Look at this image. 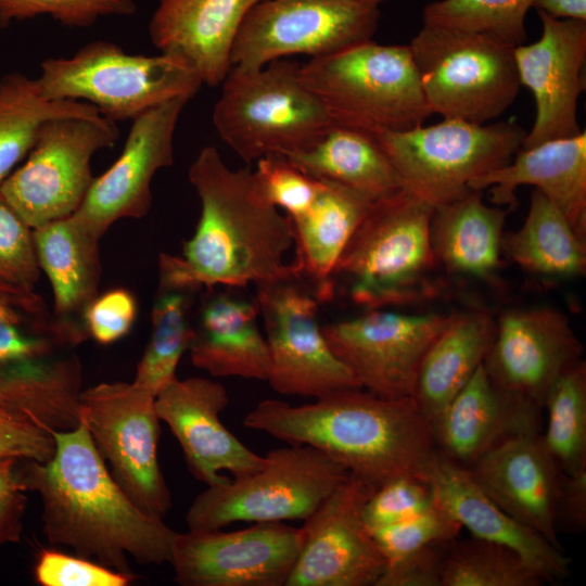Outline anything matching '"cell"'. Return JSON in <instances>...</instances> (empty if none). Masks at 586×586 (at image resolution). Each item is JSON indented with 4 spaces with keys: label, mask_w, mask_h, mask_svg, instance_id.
I'll list each match as a JSON object with an SVG mask.
<instances>
[{
    "label": "cell",
    "mask_w": 586,
    "mask_h": 586,
    "mask_svg": "<svg viewBox=\"0 0 586 586\" xmlns=\"http://www.w3.org/2000/svg\"><path fill=\"white\" fill-rule=\"evenodd\" d=\"M539 411L497 387L482 364L431 425L435 448L469 468L507 437L539 429Z\"/></svg>",
    "instance_id": "cell-23"
},
{
    "label": "cell",
    "mask_w": 586,
    "mask_h": 586,
    "mask_svg": "<svg viewBox=\"0 0 586 586\" xmlns=\"http://www.w3.org/2000/svg\"><path fill=\"white\" fill-rule=\"evenodd\" d=\"M377 137L404 188L435 207L466 195L471 180L508 164L522 148L526 131L513 122L444 118Z\"/></svg>",
    "instance_id": "cell-10"
},
{
    "label": "cell",
    "mask_w": 586,
    "mask_h": 586,
    "mask_svg": "<svg viewBox=\"0 0 586 586\" xmlns=\"http://www.w3.org/2000/svg\"><path fill=\"white\" fill-rule=\"evenodd\" d=\"M509 209L484 203L482 191L434 207L431 242L438 266L448 272L487 280L500 265L501 240Z\"/></svg>",
    "instance_id": "cell-32"
},
{
    "label": "cell",
    "mask_w": 586,
    "mask_h": 586,
    "mask_svg": "<svg viewBox=\"0 0 586 586\" xmlns=\"http://www.w3.org/2000/svg\"><path fill=\"white\" fill-rule=\"evenodd\" d=\"M333 123L373 135L421 126L433 114L408 46L372 39L300 65Z\"/></svg>",
    "instance_id": "cell-5"
},
{
    "label": "cell",
    "mask_w": 586,
    "mask_h": 586,
    "mask_svg": "<svg viewBox=\"0 0 586 586\" xmlns=\"http://www.w3.org/2000/svg\"><path fill=\"white\" fill-rule=\"evenodd\" d=\"M137 313L133 294L126 289H114L97 295L86 308L82 323L88 336L107 345L128 334Z\"/></svg>",
    "instance_id": "cell-46"
},
{
    "label": "cell",
    "mask_w": 586,
    "mask_h": 586,
    "mask_svg": "<svg viewBox=\"0 0 586 586\" xmlns=\"http://www.w3.org/2000/svg\"><path fill=\"white\" fill-rule=\"evenodd\" d=\"M20 461L16 458L0 457V500L27 491L17 468Z\"/></svg>",
    "instance_id": "cell-53"
},
{
    "label": "cell",
    "mask_w": 586,
    "mask_h": 586,
    "mask_svg": "<svg viewBox=\"0 0 586 586\" xmlns=\"http://www.w3.org/2000/svg\"><path fill=\"white\" fill-rule=\"evenodd\" d=\"M229 404L224 385L201 377L173 381L155 396V409L182 448L192 475L207 486L225 483L226 470L240 477L259 470L266 462L239 441L220 421Z\"/></svg>",
    "instance_id": "cell-21"
},
{
    "label": "cell",
    "mask_w": 586,
    "mask_h": 586,
    "mask_svg": "<svg viewBox=\"0 0 586 586\" xmlns=\"http://www.w3.org/2000/svg\"><path fill=\"white\" fill-rule=\"evenodd\" d=\"M434 502L429 481L400 477L373 491L365 504L364 519L371 531L408 519Z\"/></svg>",
    "instance_id": "cell-44"
},
{
    "label": "cell",
    "mask_w": 586,
    "mask_h": 586,
    "mask_svg": "<svg viewBox=\"0 0 586 586\" xmlns=\"http://www.w3.org/2000/svg\"><path fill=\"white\" fill-rule=\"evenodd\" d=\"M40 271L33 229L0 193V285L34 291Z\"/></svg>",
    "instance_id": "cell-43"
},
{
    "label": "cell",
    "mask_w": 586,
    "mask_h": 586,
    "mask_svg": "<svg viewBox=\"0 0 586 586\" xmlns=\"http://www.w3.org/2000/svg\"><path fill=\"white\" fill-rule=\"evenodd\" d=\"M450 316L384 308L322 327L333 353L379 397H412L421 360Z\"/></svg>",
    "instance_id": "cell-16"
},
{
    "label": "cell",
    "mask_w": 586,
    "mask_h": 586,
    "mask_svg": "<svg viewBox=\"0 0 586 586\" xmlns=\"http://www.w3.org/2000/svg\"><path fill=\"white\" fill-rule=\"evenodd\" d=\"M243 424L323 451L374 491L400 477L429 481L437 455L430 423L413 397L383 398L364 388L300 406L265 399Z\"/></svg>",
    "instance_id": "cell-3"
},
{
    "label": "cell",
    "mask_w": 586,
    "mask_h": 586,
    "mask_svg": "<svg viewBox=\"0 0 586 586\" xmlns=\"http://www.w3.org/2000/svg\"><path fill=\"white\" fill-rule=\"evenodd\" d=\"M190 291L162 289L151 314V334L136 368L133 383L156 396L176 377L190 348L194 329L189 322Z\"/></svg>",
    "instance_id": "cell-36"
},
{
    "label": "cell",
    "mask_w": 586,
    "mask_h": 586,
    "mask_svg": "<svg viewBox=\"0 0 586 586\" xmlns=\"http://www.w3.org/2000/svg\"><path fill=\"white\" fill-rule=\"evenodd\" d=\"M294 280L257 285L255 301L270 355L267 382L279 394L316 399L362 388L323 335L318 321L320 301Z\"/></svg>",
    "instance_id": "cell-14"
},
{
    "label": "cell",
    "mask_w": 586,
    "mask_h": 586,
    "mask_svg": "<svg viewBox=\"0 0 586 586\" xmlns=\"http://www.w3.org/2000/svg\"><path fill=\"white\" fill-rule=\"evenodd\" d=\"M537 14L540 38L514 48L520 82L533 92L536 103L535 122L522 149L582 132L576 112L585 89L586 22Z\"/></svg>",
    "instance_id": "cell-20"
},
{
    "label": "cell",
    "mask_w": 586,
    "mask_h": 586,
    "mask_svg": "<svg viewBox=\"0 0 586 586\" xmlns=\"http://www.w3.org/2000/svg\"><path fill=\"white\" fill-rule=\"evenodd\" d=\"M26 504L24 493L0 500V546L20 539Z\"/></svg>",
    "instance_id": "cell-51"
},
{
    "label": "cell",
    "mask_w": 586,
    "mask_h": 586,
    "mask_svg": "<svg viewBox=\"0 0 586 586\" xmlns=\"http://www.w3.org/2000/svg\"><path fill=\"white\" fill-rule=\"evenodd\" d=\"M530 184L560 209L574 230L586 238V133L520 149L506 165L471 180L470 190L489 188L491 202L512 209L515 189Z\"/></svg>",
    "instance_id": "cell-26"
},
{
    "label": "cell",
    "mask_w": 586,
    "mask_h": 586,
    "mask_svg": "<svg viewBox=\"0 0 586 586\" xmlns=\"http://www.w3.org/2000/svg\"><path fill=\"white\" fill-rule=\"evenodd\" d=\"M461 530V524L435 500L422 512L371 533L388 561L433 543L453 540Z\"/></svg>",
    "instance_id": "cell-42"
},
{
    "label": "cell",
    "mask_w": 586,
    "mask_h": 586,
    "mask_svg": "<svg viewBox=\"0 0 586 586\" xmlns=\"http://www.w3.org/2000/svg\"><path fill=\"white\" fill-rule=\"evenodd\" d=\"M533 8L556 18L586 22V0H536Z\"/></svg>",
    "instance_id": "cell-52"
},
{
    "label": "cell",
    "mask_w": 586,
    "mask_h": 586,
    "mask_svg": "<svg viewBox=\"0 0 586 586\" xmlns=\"http://www.w3.org/2000/svg\"><path fill=\"white\" fill-rule=\"evenodd\" d=\"M86 102L47 99L36 78L22 73L0 77V183L30 152L44 122L62 116H93Z\"/></svg>",
    "instance_id": "cell-35"
},
{
    "label": "cell",
    "mask_w": 586,
    "mask_h": 586,
    "mask_svg": "<svg viewBox=\"0 0 586 586\" xmlns=\"http://www.w3.org/2000/svg\"><path fill=\"white\" fill-rule=\"evenodd\" d=\"M80 408L113 479L143 512L163 519L173 500L157 458L155 395L133 382H102L81 392Z\"/></svg>",
    "instance_id": "cell-12"
},
{
    "label": "cell",
    "mask_w": 586,
    "mask_h": 586,
    "mask_svg": "<svg viewBox=\"0 0 586 586\" xmlns=\"http://www.w3.org/2000/svg\"><path fill=\"white\" fill-rule=\"evenodd\" d=\"M260 0H158L149 22L152 43L188 60L204 85L220 86L231 50L251 9Z\"/></svg>",
    "instance_id": "cell-24"
},
{
    "label": "cell",
    "mask_w": 586,
    "mask_h": 586,
    "mask_svg": "<svg viewBox=\"0 0 586 586\" xmlns=\"http://www.w3.org/2000/svg\"><path fill=\"white\" fill-rule=\"evenodd\" d=\"M0 410H3V409L0 408Z\"/></svg>",
    "instance_id": "cell-55"
},
{
    "label": "cell",
    "mask_w": 586,
    "mask_h": 586,
    "mask_svg": "<svg viewBox=\"0 0 586 586\" xmlns=\"http://www.w3.org/2000/svg\"><path fill=\"white\" fill-rule=\"evenodd\" d=\"M450 542L433 543L386 561L375 586H441L442 562Z\"/></svg>",
    "instance_id": "cell-48"
},
{
    "label": "cell",
    "mask_w": 586,
    "mask_h": 586,
    "mask_svg": "<svg viewBox=\"0 0 586 586\" xmlns=\"http://www.w3.org/2000/svg\"><path fill=\"white\" fill-rule=\"evenodd\" d=\"M55 453L52 434L33 421L0 410V457L48 462Z\"/></svg>",
    "instance_id": "cell-49"
},
{
    "label": "cell",
    "mask_w": 586,
    "mask_h": 586,
    "mask_svg": "<svg viewBox=\"0 0 586 586\" xmlns=\"http://www.w3.org/2000/svg\"><path fill=\"white\" fill-rule=\"evenodd\" d=\"M133 0H0V26L50 16L68 27H88L101 17L136 13Z\"/></svg>",
    "instance_id": "cell-41"
},
{
    "label": "cell",
    "mask_w": 586,
    "mask_h": 586,
    "mask_svg": "<svg viewBox=\"0 0 586 586\" xmlns=\"http://www.w3.org/2000/svg\"><path fill=\"white\" fill-rule=\"evenodd\" d=\"M501 253L538 276L569 278L586 270V238L537 189L532 191L523 225L504 233Z\"/></svg>",
    "instance_id": "cell-34"
},
{
    "label": "cell",
    "mask_w": 586,
    "mask_h": 586,
    "mask_svg": "<svg viewBox=\"0 0 586 586\" xmlns=\"http://www.w3.org/2000/svg\"><path fill=\"white\" fill-rule=\"evenodd\" d=\"M256 162L252 187L262 203L283 208L290 218L309 208L318 192L319 180L301 171L282 155H267Z\"/></svg>",
    "instance_id": "cell-40"
},
{
    "label": "cell",
    "mask_w": 586,
    "mask_h": 586,
    "mask_svg": "<svg viewBox=\"0 0 586 586\" xmlns=\"http://www.w3.org/2000/svg\"><path fill=\"white\" fill-rule=\"evenodd\" d=\"M495 321L483 362L488 377L501 391L540 410L559 375L582 359V343L556 308H513Z\"/></svg>",
    "instance_id": "cell-19"
},
{
    "label": "cell",
    "mask_w": 586,
    "mask_h": 586,
    "mask_svg": "<svg viewBox=\"0 0 586 586\" xmlns=\"http://www.w3.org/2000/svg\"><path fill=\"white\" fill-rule=\"evenodd\" d=\"M544 583L514 550L473 536L453 539L442 562L441 586H540Z\"/></svg>",
    "instance_id": "cell-38"
},
{
    "label": "cell",
    "mask_w": 586,
    "mask_h": 586,
    "mask_svg": "<svg viewBox=\"0 0 586 586\" xmlns=\"http://www.w3.org/2000/svg\"><path fill=\"white\" fill-rule=\"evenodd\" d=\"M536 0H437L423 9V24L489 35L512 47L526 39L525 16Z\"/></svg>",
    "instance_id": "cell-39"
},
{
    "label": "cell",
    "mask_w": 586,
    "mask_h": 586,
    "mask_svg": "<svg viewBox=\"0 0 586 586\" xmlns=\"http://www.w3.org/2000/svg\"><path fill=\"white\" fill-rule=\"evenodd\" d=\"M212 119L220 139L246 163L302 151L333 123L301 80L300 65L283 59L259 68L232 66Z\"/></svg>",
    "instance_id": "cell-6"
},
{
    "label": "cell",
    "mask_w": 586,
    "mask_h": 586,
    "mask_svg": "<svg viewBox=\"0 0 586 586\" xmlns=\"http://www.w3.org/2000/svg\"><path fill=\"white\" fill-rule=\"evenodd\" d=\"M118 136L116 122L101 114L51 118L23 165L0 183V193L31 229L67 217L94 180L92 156Z\"/></svg>",
    "instance_id": "cell-11"
},
{
    "label": "cell",
    "mask_w": 586,
    "mask_h": 586,
    "mask_svg": "<svg viewBox=\"0 0 586 586\" xmlns=\"http://www.w3.org/2000/svg\"><path fill=\"white\" fill-rule=\"evenodd\" d=\"M434 205L406 188L375 200L332 273L366 309L416 304L442 289L431 242Z\"/></svg>",
    "instance_id": "cell-4"
},
{
    "label": "cell",
    "mask_w": 586,
    "mask_h": 586,
    "mask_svg": "<svg viewBox=\"0 0 586 586\" xmlns=\"http://www.w3.org/2000/svg\"><path fill=\"white\" fill-rule=\"evenodd\" d=\"M55 453L48 462L23 460L26 489L42 502V527L52 545L73 548L79 557L133 575L141 565L170 561L177 532L163 519L143 512L113 479L86 423L51 432Z\"/></svg>",
    "instance_id": "cell-1"
},
{
    "label": "cell",
    "mask_w": 586,
    "mask_h": 586,
    "mask_svg": "<svg viewBox=\"0 0 586 586\" xmlns=\"http://www.w3.org/2000/svg\"><path fill=\"white\" fill-rule=\"evenodd\" d=\"M54 347L27 316L0 303V366L51 355Z\"/></svg>",
    "instance_id": "cell-47"
},
{
    "label": "cell",
    "mask_w": 586,
    "mask_h": 586,
    "mask_svg": "<svg viewBox=\"0 0 586 586\" xmlns=\"http://www.w3.org/2000/svg\"><path fill=\"white\" fill-rule=\"evenodd\" d=\"M190 100L176 98L132 119L123 151L114 164L94 178L78 209L76 222L101 239L117 220L144 217L152 206V180L174 162V136Z\"/></svg>",
    "instance_id": "cell-18"
},
{
    "label": "cell",
    "mask_w": 586,
    "mask_h": 586,
    "mask_svg": "<svg viewBox=\"0 0 586 586\" xmlns=\"http://www.w3.org/2000/svg\"><path fill=\"white\" fill-rule=\"evenodd\" d=\"M257 471L207 486L186 514L189 530H217L235 522L305 520L349 475L323 451L290 445L267 453Z\"/></svg>",
    "instance_id": "cell-9"
},
{
    "label": "cell",
    "mask_w": 586,
    "mask_h": 586,
    "mask_svg": "<svg viewBox=\"0 0 586 586\" xmlns=\"http://www.w3.org/2000/svg\"><path fill=\"white\" fill-rule=\"evenodd\" d=\"M373 488L349 474L308 515L285 586H375L386 559L364 519Z\"/></svg>",
    "instance_id": "cell-17"
},
{
    "label": "cell",
    "mask_w": 586,
    "mask_h": 586,
    "mask_svg": "<svg viewBox=\"0 0 586 586\" xmlns=\"http://www.w3.org/2000/svg\"><path fill=\"white\" fill-rule=\"evenodd\" d=\"M467 470L504 511L562 549L555 524L562 471L539 429L507 437Z\"/></svg>",
    "instance_id": "cell-22"
},
{
    "label": "cell",
    "mask_w": 586,
    "mask_h": 586,
    "mask_svg": "<svg viewBox=\"0 0 586 586\" xmlns=\"http://www.w3.org/2000/svg\"><path fill=\"white\" fill-rule=\"evenodd\" d=\"M36 80L47 99L86 102L115 122L132 120L171 99L191 100L203 85L181 55L129 54L105 40L71 56L46 59Z\"/></svg>",
    "instance_id": "cell-7"
},
{
    "label": "cell",
    "mask_w": 586,
    "mask_h": 586,
    "mask_svg": "<svg viewBox=\"0 0 586 586\" xmlns=\"http://www.w3.org/2000/svg\"><path fill=\"white\" fill-rule=\"evenodd\" d=\"M379 5L357 0H260L244 18L231 67L259 68L294 54L310 59L371 40Z\"/></svg>",
    "instance_id": "cell-13"
},
{
    "label": "cell",
    "mask_w": 586,
    "mask_h": 586,
    "mask_svg": "<svg viewBox=\"0 0 586 586\" xmlns=\"http://www.w3.org/2000/svg\"><path fill=\"white\" fill-rule=\"evenodd\" d=\"M82 367L76 356L50 355L0 366V408L48 432L81 422Z\"/></svg>",
    "instance_id": "cell-30"
},
{
    "label": "cell",
    "mask_w": 586,
    "mask_h": 586,
    "mask_svg": "<svg viewBox=\"0 0 586 586\" xmlns=\"http://www.w3.org/2000/svg\"><path fill=\"white\" fill-rule=\"evenodd\" d=\"M496 321L485 310L450 315L425 352L412 397L430 426L484 362Z\"/></svg>",
    "instance_id": "cell-29"
},
{
    "label": "cell",
    "mask_w": 586,
    "mask_h": 586,
    "mask_svg": "<svg viewBox=\"0 0 586 586\" xmlns=\"http://www.w3.org/2000/svg\"><path fill=\"white\" fill-rule=\"evenodd\" d=\"M429 483L435 500L473 537L514 550L545 582L569 575L570 559L563 550L504 511L473 481L467 468L437 453Z\"/></svg>",
    "instance_id": "cell-25"
},
{
    "label": "cell",
    "mask_w": 586,
    "mask_h": 586,
    "mask_svg": "<svg viewBox=\"0 0 586 586\" xmlns=\"http://www.w3.org/2000/svg\"><path fill=\"white\" fill-rule=\"evenodd\" d=\"M188 177L200 198L201 215L181 256H160L161 289L192 292L297 279L292 263H284L294 244L291 219L255 196L250 168H230L219 151L207 145Z\"/></svg>",
    "instance_id": "cell-2"
},
{
    "label": "cell",
    "mask_w": 586,
    "mask_h": 586,
    "mask_svg": "<svg viewBox=\"0 0 586 586\" xmlns=\"http://www.w3.org/2000/svg\"><path fill=\"white\" fill-rule=\"evenodd\" d=\"M307 176L348 187L375 201L404 188L377 135L332 123L310 146L285 156Z\"/></svg>",
    "instance_id": "cell-33"
},
{
    "label": "cell",
    "mask_w": 586,
    "mask_h": 586,
    "mask_svg": "<svg viewBox=\"0 0 586 586\" xmlns=\"http://www.w3.org/2000/svg\"><path fill=\"white\" fill-rule=\"evenodd\" d=\"M557 531L583 532L586 527V471L562 472L555 508Z\"/></svg>",
    "instance_id": "cell-50"
},
{
    "label": "cell",
    "mask_w": 586,
    "mask_h": 586,
    "mask_svg": "<svg viewBox=\"0 0 586 586\" xmlns=\"http://www.w3.org/2000/svg\"><path fill=\"white\" fill-rule=\"evenodd\" d=\"M357 1H361V2H367V3H372V4L380 5L382 2H384V1H386V0H357Z\"/></svg>",
    "instance_id": "cell-54"
},
{
    "label": "cell",
    "mask_w": 586,
    "mask_h": 586,
    "mask_svg": "<svg viewBox=\"0 0 586 586\" xmlns=\"http://www.w3.org/2000/svg\"><path fill=\"white\" fill-rule=\"evenodd\" d=\"M33 240L39 267L51 283L55 318L87 333L76 319H82L99 294L100 239L69 215L34 228Z\"/></svg>",
    "instance_id": "cell-31"
},
{
    "label": "cell",
    "mask_w": 586,
    "mask_h": 586,
    "mask_svg": "<svg viewBox=\"0 0 586 586\" xmlns=\"http://www.w3.org/2000/svg\"><path fill=\"white\" fill-rule=\"evenodd\" d=\"M409 47L429 106L444 118L487 124L519 93L515 47L489 35L423 24Z\"/></svg>",
    "instance_id": "cell-8"
},
{
    "label": "cell",
    "mask_w": 586,
    "mask_h": 586,
    "mask_svg": "<svg viewBox=\"0 0 586 586\" xmlns=\"http://www.w3.org/2000/svg\"><path fill=\"white\" fill-rule=\"evenodd\" d=\"M302 544V528L284 522L188 530L176 534L169 563L181 586H285Z\"/></svg>",
    "instance_id": "cell-15"
},
{
    "label": "cell",
    "mask_w": 586,
    "mask_h": 586,
    "mask_svg": "<svg viewBox=\"0 0 586 586\" xmlns=\"http://www.w3.org/2000/svg\"><path fill=\"white\" fill-rule=\"evenodd\" d=\"M35 576L43 586H127L135 578L89 559L53 550L39 555Z\"/></svg>",
    "instance_id": "cell-45"
},
{
    "label": "cell",
    "mask_w": 586,
    "mask_h": 586,
    "mask_svg": "<svg viewBox=\"0 0 586 586\" xmlns=\"http://www.w3.org/2000/svg\"><path fill=\"white\" fill-rule=\"evenodd\" d=\"M544 407L548 424L544 442L565 474L586 471V364L565 369L551 386Z\"/></svg>",
    "instance_id": "cell-37"
},
{
    "label": "cell",
    "mask_w": 586,
    "mask_h": 586,
    "mask_svg": "<svg viewBox=\"0 0 586 586\" xmlns=\"http://www.w3.org/2000/svg\"><path fill=\"white\" fill-rule=\"evenodd\" d=\"M256 301L227 293L214 294L203 305L190 345L192 364L214 377L266 381L270 355L257 324Z\"/></svg>",
    "instance_id": "cell-28"
},
{
    "label": "cell",
    "mask_w": 586,
    "mask_h": 586,
    "mask_svg": "<svg viewBox=\"0 0 586 586\" xmlns=\"http://www.w3.org/2000/svg\"><path fill=\"white\" fill-rule=\"evenodd\" d=\"M365 195L330 180H319V189L309 208L290 218L293 228L298 278H307L320 302L335 292L334 267L371 203Z\"/></svg>",
    "instance_id": "cell-27"
}]
</instances>
